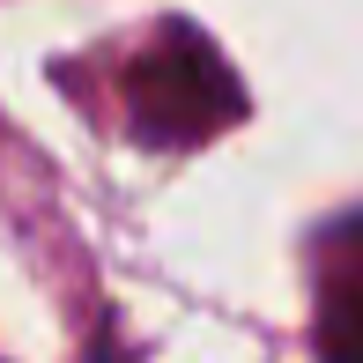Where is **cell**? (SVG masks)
Masks as SVG:
<instances>
[{
  "instance_id": "7a4b0ae2",
  "label": "cell",
  "mask_w": 363,
  "mask_h": 363,
  "mask_svg": "<svg viewBox=\"0 0 363 363\" xmlns=\"http://www.w3.org/2000/svg\"><path fill=\"white\" fill-rule=\"evenodd\" d=\"M326 363H363V296L326 319Z\"/></svg>"
},
{
  "instance_id": "6da1fadb",
  "label": "cell",
  "mask_w": 363,
  "mask_h": 363,
  "mask_svg": "<svg viewBox=\"0 0 363 363\" xmlns=\"http://www.w3.org/2000/svg\"><path fill=\"white\" fill-rule=\"evenodd\" d=\"M245 111L230 67L216 60V45L201 30L171 23L156 38V52L134 60V134L156 141V148H178V141H208L223 134L230 119Z\"/></svg>"
}]
</instances>
